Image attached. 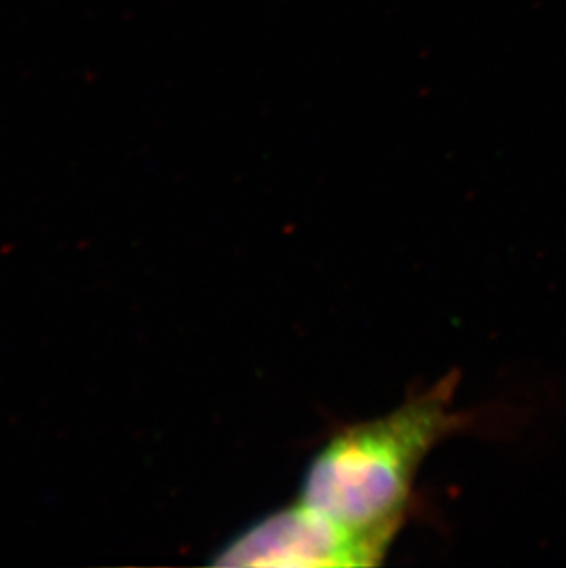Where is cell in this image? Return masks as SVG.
Here are the masks:
<instances>
[{
	"label": "cell",
	"mask_w": 566,
	"mask_h": 568,
	"mask_svg": "<svg viewBox=\"0 0 566 568\" xmlns=\"http://www.w3.org/2000/svg\"><path fill=\"white\" fill-rule=\"evenodd\" d=\"M458 383L451 372L392 413L338 430L305 467L300 500L386 556L428 453L473 422L454 410Z\"/></svg>",
	"instance_id": "6da1fadb"
},
{
	"label": "cell",
	"mask_w": 566,
	"mask_h": 568,
	"mask_svg": "<svg viewBox=\"0 0 566 568\" xmlns=\"http://www.w3.org/2000/svg\"><path fill=\"white\" fill-rule=\"evenodd\" d=\"M385 554L319 509L296 500L274 509L218 550L215 567H374Z\"/></svg>",
	"instance_id": "7a4b0ae2"
}]
</instances>
